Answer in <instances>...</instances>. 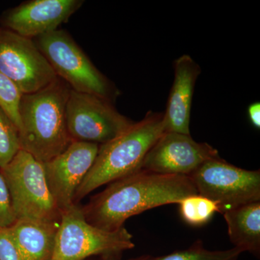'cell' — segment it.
<instances>
[{
  "label": "cell",
  "instance_id": "1",
  "mask_svg": "<svg viewBox=\"0 0 260 260\" xmlns=\"http://www.w3.org/2000/svg\"><path fill=\"white\" fill-rule=\"evenodd\" d=\"M198 194L189 177L140 169L109 184L81 210L88 223L114 232L124 227V222L134 215L162 205L178 204Z\"/></svg>",
  "mask_w": 260,
  "mask_h": 260
},
{
  "label": "cell",
  "instance_id": "2",
  "mask_svg": "<svg viewBox=\"0 0 260 260\" xmlns=\"http://www.w3.org/2000/svg\"><path fill=\"white\" fill-rule=\"evenodd\" d=\"M70 90L69 85L58 78L42 90L22 96L19 108L21 149L39 161H49L73 142L66 119Z\"/></svg>",
  "mask_w": 260,
  "mask_h": 260
},
{
  "label": "cell",
  "instance_id": "3",
  "mask_svg": "<svg viewBox=\"0 0 260 260\" xmlns=\"http://www.w3.org/2000/svg\"><path fill=\"white\" fill-rule=\"evenodd\" d=\"M165 132L164 113L147 112L141 121L99 146L91 169L75 194L73 203L105 184L140 170L147 154Z\"/></svg>",
  "mask_w": 260,
  "mask_h": 260
},
{
  "label": "cell",
  "instance_id": "4",
  "mask_svg": "<svg viewBox=\"0 0 260 260\" xmlns=\"http://www.w3.org/2000/svg\"><path fill=\"white\" fill-rule=\"evenodd\" d=\"M32 40L58 78L71 90L111 102L119 95L117 89L95 68L68 32L57 29Z\"/></svg>",
  "mask_w": 260,
  "mask_h": 260
},
{
  "label": "cell",
  "instance_id": "5",
  "mask_svg": "<svg viewBox=\"0 0 260 260\" xmlns=\"http://www.w3.org/2000/svg\"><path fill=\"white\" fill-rule=\"evenodd\" d=\"M0 172L17 220L59 223L61 212L48 186L44 162L21 149Z\"/></svg>",
  "mask_w": 260,
  "mask_h": 260
},
{
  "label": "cell",
  "instance_id": "6",
  "mask_svg": "<svg viewBox=\"0 0 260 260\" xmlns=\"http://www.w3.org/2000/svg\"><path fill=\"white\" fill-rule=\"evenodd\" d=\"M134 247L124 226L114 232L99 229L85 220L81 207L73 204L61 213L51 260H85Z\"/></svg>",
  "mask_w": 260,
  "mask_h": 260
},
{
  "label": "cell",
  "instance_id": "7",
  "mask_svg": "<svg viewBox=\"0 0 260 260\" xmlns=\"http://www.w3.org/2000/svg\"><path fill=\"white\" fill-rule=\"evenodd\" d=\"M67 126L72 141L103 145L133 125L112 102L92 94L71 90L66 107Z\"/></svg>",
  "mask_w": 260,
  "mask_h": 260
},
{
  "label": "cell",
  "instance_id": "8",
  "mask_svg": "<svg viewBox=\"0 0 260 260\" xmlns=\"http://www.w3.org/2000/svg\"><path fill=\"white\" fill-rule=\"evenodd\" d=\"M189 177L198 194L218 202L222 213L260 201L259 171L241 169L220 157L205 162Z\"/></svg>",
  "mask_w": 260,
  "mask_h": 260
},
{
  "label": "cell",
  "instance_id": "9",
  "mask_svg": "<svg viewBox=\"0 0 260 260\" xmlns=\"http://www.w3.org/2000/svg\"><path fill=\"white\" fill-rule=\"evenodd\" d=\"M0 72L23 94L36 93L58 79L32 39L0 28Z\"/></svg>",
  "mask_w": 260,
  "mask_h": 260
},
{
  "label": "cell",
  "instance_id": "10",
  "mask_svg": "<svg viewBox=\"0 0 260 260\" xmlns=\"http://www.w3.org/2000/svg\"><path fill=\"white\" fill-rule=\"evenodd\" d=\"M218 157L217 149L195 141L190 135L164 132L147 154L141 169L189 177L205 162Z\"/></svg>",
  "mask_w": 260,
  "mask_h": 260
},
{
  "label": "cell",
  "instance_id": "11",
  "mask_svg": "<svg viewBox=\"0 0 260 260\" xmlns=\"http://www.w3.org/2000/svg\"><path fill=\"white\" fill-rule=\"evenodd\" d=\"M99 146L73 141L62 153L44 162L48 186L61 213L74 204L75 193L91 169Z\"/></svg>",
  "mask_w": 260,
  "mask_h": 260
},
{
  "label": "cell",
  "instance_id": "12",
  "mask_svg": "<svg viewBox=\"0 0 260 260\" xmlns=\"http://www.w3.org/2000/svg\"><path fill=\"white\" fill-rule=\"evenodd\" d=\"M82 0H32L8 10L3 28L34 39L57 30L83 5Z\"/></svg>",
  "mask_w": 260,
  "mask_h": 260
},
{
  "label": "cell",
  "instance_id": "13",
  "mask_svg": "<svg viewBox=\"0 0 260 260\" xmlns=\"http://www.w3.org/2000/svg\"><path fill=\"white\" fill-rule=\"evenodd\" d=\"M174 79L164 113L165 132L190 135L189 124L195 84L201 73L200 65L187 54L174 62Z\"/></svg>",
  "mask_w": 260,
  "mask_h": 260
},
{
  "label": "cell",
  "instance_id": "14",
  "mask_svg": "<svg viewBox=\"0 0 260 260\" xmlns=\"http://www.w3.org/2000/svg\"><path fill=\"white\" fill-rule=\"evenodd\" d=\"M59 223L17 220L8 229L25 260H51Z\"/></svg>",
  "mask_w": 260,
  "mask_h": 260
},
{
  "label": "cell",
  "instance_id": "15",
  "mask_svg": "<svg viewBox=\"0 0 260 260\" xmlns=\"http://www.w3.org/2000/svg\"><path fill=\"white\" fill-rule=\"evenodd\" d=\"M223 214L234 247L259 257L260 201L239 205Z\"/></svg>",
  "mask_w": 260,
  "mask_h": 260
},
{
  "label": "cell",
  "instance_id": "16",
  "mask_svg": "<svg viewBox=\"0 0 260 260\" xmlns=\"http://www.w3.org/2000/svg\"><path fill=\"white\" fill-rule=\"evenodd\" d=\"M178 204L183 220L193 226H200L209 222L215 213H221L218 202L200 194L191 195Z\"/></svg>",
  "mask_w": 260,
  "mask_h": 260
},
{
  "label": "cell",
  "instance_id": "17",
  "mask_svg": "<svg viewBox=\"0 0 260 260\" xmlns=\"http://www.w3.org/2000/svg\"><path fill=\"white\" fill-rule=\"evenodd\" d=\"M242 251L234 247L223 251H210L203 247L200 241L189 249L175 251L167 255L142 256L128 260H237Z\"/></svg>",
  "mask_w": 260,
  "mask_h": 260
},
{
  "label": "cell",
  "instance_id": "18",
  "mask_svg": "<svg viewBox=\"0 0 260 260\" xmlns=\"http://www.w3.org/2000/svg\"><path fill=\"white\" fill-rule=\"evenodd\" d=\"M20 150L18 129L0 109V169L8 165Z\"/></svg>",
  "mask_w": 260,
  "mask_h": 260
},
{
  "label": "cell",
  "instance_id": "19",
  "mask_svg": "<svg viewBox=\"0 0 260 260\" xmlns=\"http://www.w3.org/2000/svg\"><path fill=\"white\" fill-rule=\"evenodd\" d=\"M23 95L18 87L0 72V109L14 123L18 131L20 127L19 108Z\"/></svg>",
  "mask_w": 260,
  "mask_h": 260
},
{
  "label": "cell",
  "instance_id": "20",
  "mask_svg": "<svg viewBox=\"0 0 260 260\" xmlns=\"http://www.w3.org/2000/svg\"><path fill=\"white\" fill-rule=\"evenodd\" d=\"M16 220L9 189L0 172V229H8Z\"/></svg>",
  "mask_w": 260,
  "mask_h": 260
},
{
  "label": "cell",
  "instance_id": "21",
  "mask_svg": "<svg viewBox=\"0 0 260 260\" xmlns=\"http://www.w3.org/2000/svg\"><path fill=\"white\" fill-rule=\"evenodd\" d=\"M0 260H25L10 235L8 228L0 229Z\"/></svg>",
  "mask_w": 260,
  "mask_h": 260
},
{
  "label": "cell",
  "instance_id": "22",
  "mask_svg": "<svg viewBox=\"0 0 260 260\" xmlns=\"http://www.w3.org/2000/svg\"><path fill=\"white\" fill-rule=\"evenodd\" d=\"M248 116L251 124L254 127L259 129L260 127V104L255 102L251 104L248 108Z\"/></svg>",
  "mask_w": 260,
  "mask_h": 260
},
{
  "label": "cell",
  "instance_id": "23",
  "mask_svg": "<svg viewBox=\"0 0 260 260\" xmlns=\"http://www.w3.org/2000/svg\"><path fill=\"white\" fill-rule=\"evenodd\" d=\"M122 253H113V254H103L92 256L85 260H121Z\"/></svg>",
  "mask_w": 260,
  "mask_h": 260
}]
</instances>
